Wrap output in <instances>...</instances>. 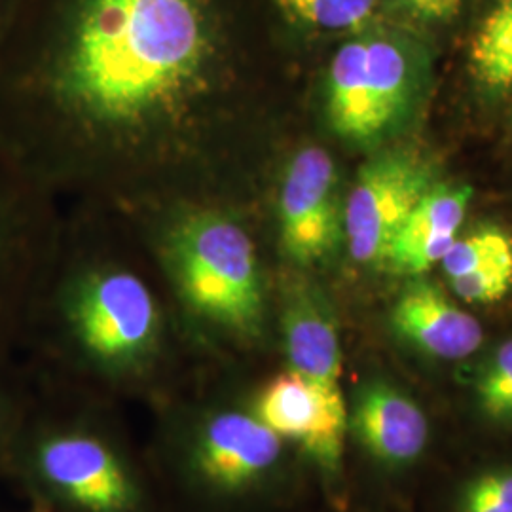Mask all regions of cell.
<instances>
[{
	"instance_id": "1",
	"label": "cell",
	"mask_w": 512,
	"mask_h": 512,
	"mask_svg": "<svg viewBox=\"0 0 512 512\" xmlns=\"http://www.w3.org/2000/svg\"><path fill=\"white\" fill-rule=\"evenodd\" d=\"M0 97L27 120L143 128L205 90L222 48L215 0H16Z\"/></svg>"
},
{
	"instance_id": "2",
	"label": "cell",
	"mask_w": 512,
	"mask_h": 512,
	"mask_svg": "<svg viewBox=\"0 0 512 512\" xmlns=\"http://www.w3.org/2000/svg\"><path fill=\"white\" fill-rule=\"evenodd\" d=\"M425 48L408 31L366 23L332 55L327 118L336 135L372 145L403 128L416 105Z\"/></svg>"
},
{
	"instance_id": "3",
	"label": "cell",
	"mask_w": 512,
	"mask_h": 512,
	"mask_svg": "<svg viewBox=\"0 0 512 512\" xmlns=\"http://www.w3.org/2000/svg\"><path fill=\"white\" fill-rule=\"evenodd\" d=\"M8 467L52 512H145V492L128 458L90 427L21 429Z\"/></svg>"
},
{
	"instance_id": "4",
	"label": "cell",
	"mask_w": 512,
	"mask_h": 512,
	"mask_svg": "<svg viewBox=\"0 0 512 512\" xmlns=\"http://www.w3.org/2000/svg\"><path fill=\"white\" fill-rule=\"evenodd\" d=\"M179 294L194 315L243 340L264 327V287L255 245L238 222L217 211L184 217L167 239Z\"/></svg>"
},
{
	"instance_id": "5",
	"label": "cell",
	"mask_w": 512,
	"mask_h": 512,
	"mask_svg": "<svg viewBox=\"0 0 512 512\" xmlns=\"http://www.w3.org/2000/svg\"><path fill=\"white\" fill-rule=\"evenodd\" d=\"M283 442L239 404H217L200 412L184 431L183 471L192 488L222 503H239L275 475Z\"/></svg>"
},
{
	"instance_id": "6",
	"label": "cell",
	"mask_w": 512,
	"mask_h": 512,
	"mask_svg": "<svg viewBox=\"0 0 512 512\" xmlns=\"http://www.w3.org/2000/svg\"><path fill=\"white\" fill-rule=\"evenodd\" d=\"M65 317L76 342L99 365L126 370L143 363L160 334V310L137 275L109 270L74 283Z\"/></svg>"
},
{
	"instance_id": "7",
	"label": "cell",
	"mask_w": 512,
	"mask_h": 512,
	"mask_svg": "<svg viewBox=\"0 0 512 512\" xmlns=\"http://www.w3.org/2000/svg\"><path fill=\"white\" fill-rule=\"evenodd\" d=\"M437 183V165L418 148H387L372 156L359 169L344 207L351 258L365 266H385L406 220Z\"/></svg>"
},
{
	"instance_id": "8",
	"label": "cell",
	"mask_w": 512,
	"mask_h": 512,
	"mask_svg": "<svg viewBox=\"0 0 512 512\" xmlns=\"http://www.w3.org/2000/svg\"><path fill=\"white\" fill-rule=\"evenodd\" d=\"M279 236L283 253L298 266L325 262L338 251L344 213L327 150L308 147L294 154L279 192Z\"/></svg>"
},
{
	"instance_id": "9",
	"label": "cell",
	"mask_w": 512,
	"mask_h": 512,
	"mask_svg": "<svg viewBox=\"0 0 512 512\" xmlns=\"http://www.w3.org/2000/svg\"><path fill=\"white\" fill-rule=\"evenodd\" d=\"M253 412L279 439L296 442L325 475L338 476L349 421L340 387L313 384L287 370L258 391Z\"/></svg>"
},
{
	"instance_id": "10",
	"label": "cell",
	"mask_w": 512,
	"mask_h": 512,
	"mask_svg": "<svg viewBox=\"0 0 512 512\" xmlns=\"http://www.w3.org/2000/svg\"><path fill=\"white\" fill-rule=\"evenodd\" d=\"M391 323L406 342L444 361L473 355L484 340V330L473 315L459 310L439 285L420 277L399 294Z\"/></svg>"
},
{
	"instance_id": "11",
	"label": "cell",
	"mask_w": 512,
	"mask_h": 512,
	"mask_svg": "<svg viewBox=\"0 0 512 512\" xmlns=\"http://www.w3.org/2000/svg\"><path fill=\"white\" fill-rule=\"evenodd\" d=\"M348 423L366 452L389 467L420 458L429 439L420 406L385 382H370L357 391Z\"/></svg>"
},
{
	"instance_id": "12",
	"label": "cell",
	"mask_w": 512,
	"mask_h": 512,
	"mask_svg": "<svg viewBox=\"0 0 512 512\" xmlns=\"http://www.w3.org/2000/svg\"><path fill=\"white\" fill-rule=\"evenodd\" d=\"M473 190L467 184H435L416 205L393 241L385 266L389 272L420 277L450 251L458 239Z\"/></svg>"
},
{
	"instance_id": "13",
	"label": "cell",
	"mask_w": 512,
	"mask_h": 512,
	"mask_svg": "<svg viewBox=\"0 0 512 512\" xmlns=\"http://www.w3.org/2000/svg\"><path fill=\"white\" fill-rule=\"evenodd\" d=\"M283 338L289 370L313 384L340 387L342 349L325 296L296 283L283 308Z\"/></svg>"
},
{
	"instance_id": "14",
	"label": "cell",
	"mask_w": 512,
	"mask_h": 512,
	"mask_svg": "<svg viewBox=\"0 0 512 512\" xmlns=\"http://www.w3.org/2000/svg\"><path fill=\"white\" fill-rule=\"evenodd\" d=\"M476 82L490 90L512 86V0H495L469 46Z\"/></svg>"
},
{
	"instance_id": "15",
	"label": "cell",
	"mask_w": 512,
	"mask_h": 512,
	"mask_svg": "<svg viewBox=\"0 0 512 512\" xmlns=\"http://www.w3.org/2000/svg\"><path fill=\"white\" fill-rule=\"evenodd\" d=\"M380 0H275L283 16L313 33H353L374 16Z\"/></svg>"
},
{
	"instance_id": "16",
	"label": "cell",
	"mask_w": 512,
	"mask_h": 512,
	"mask_svg": "<svg viewBox=\"0 0 512 512\" xmlns=\"http://www.w3.org/2000/svg\"><path fill=\"white\" fill-rule=\"evenodd\" d=\"M507 262H512V234L497 224L478 226L465 238L456 239L440 260L448 279Z\"/></svg>"
},
{
	"instance_id": "17",
	"label": "cell",
	"mask_w": 512,
	"mask_h": 512,
	"mask_svg": "<svg viewBox=\"0 0 512 512\" xmlns=\"http://www.w3.org/2000/svg\"><path fill=\"white\" fill-rule=\"evenodd\" d=\"M454 293L469 304H494L503 300L512 289V262L495 264L473 274L450 279Z\"/></svg>"
},
{
	"instance_id": "18",
	"label": "cell",
	"mask_w": 512,
	"mask_h": 512,
	"mask_svg": "<svg viewBox=\"0 0 512 512\" xmlns=\"http://www.w3.org/2000/svg\"><path fill=\"white\" fill-rule=\"evenodd\" d=\"M463 512H512V471L476 478L463 497Z\"/></svg>"
},
{
	"instance_id": "19",
	"label": "cell",
	"mask_w": 512,
	"mask_h": 512,
	"mask_svg": "<svg viewBox=\"0 0 512 512\" xmlns=\"http://www.w3.org/2000/svg\"><path fill=\"white\" fill-rule=\"evenodd\" d=\"M395 10L423 23L452 21L461 10L463 0H385Z\"/></svg>"
},
{
	"instance_id": "20",
	"label": "cell",
	"mask_w": 512,
	"mask_h": 512,
	"mask_svg": "<svg viewBox=\"0 0 512 512\" xmlns=\"http://www.w3.org/2000/svg\"><path fill=\"white\" fill-rule=\"evenodd\" d=\"M21 429L23 425L19 420L18 406L12 395L0 387V467H8L12 448Z\"/></svg>"
},
{
	"instance_id": "21",
	"label": "cell",
	"mask_w": 512,
	"mask_h": 512,
	"mask_svg": "<svg viewBox=\"0 0 512 512\" xmlns=\"http://www.w3.org/2000/svg\"><path fill=\"white\" fill-rule=\"evenodd\" d=\"M509 384H512V340L495 351L482 374L478 391H488Z\"/></svg>"
},
{
	"instance_id": "22",
	"label": "cell",
	"mask_w": 512,
	"mask_h": 512,
	"mask_svg": "<svg viewBox=\"0 0 512 512\" xmlns=\"http://www.w3.org/2000/svg\"><path fill=\"white\" fill-rule=\"evenodd\" d=\"M478 397L488 416L494 420L512 421V384L478 391Z\"/></svg>"
},
{
	"instance_id": "23",
	"label": "cell",
	"mask_w": 512,
	"mask_h": 512,
	"mask_svg": "<svg viewBox=\"0 0 512 512\" xmlns=\"http://www.w3.org/2000/svg\"><path fill=\"white\" fill-rule=\"evenodd\" d=\"M8 213L4 215V196H2V186H0V255H2V249H4V241H8V238L4 239V232H8Z\"/></svg>"
},
{
	"instance_id": "24",
	"label": "cell",
	"mask_w": 512,
	"mask_h": 512,
	"mask_svg": "<svg viewBox=\"0 0 512 512\" xmlns=\"http://www.w3.org/2000/svg\"><path fill=\"white\" fill-rule=\"evenodd\" d=\"M14 2L16 0H0V35L8 23V18L12 14V8H14Z\"/></svg>"
},
{
	"instance_id": "25",
	"label": "cell",
	"mask_w": 512,
	"mask_h": 512,
	"mask_svg": "<svg viewBox=\"0 0 512 512\" xmlns=\"http://www.w3.org/2000/svg\"><path fill=\"white\" fill-rule=\"evenodd\" d=\"M31 512H52L50 509H46V507H42V505H37L35 503V507H33V511Z\"/></svg>"
}]
</instances>
